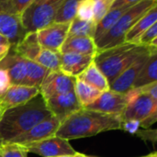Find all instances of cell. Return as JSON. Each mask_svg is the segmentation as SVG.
I'll return each instance as SVG.
<instances>
[{
    "label": "cell",
    "mask_w": 157,
    "mask_h": 157,
    "mask_svg": "<svg viewBox=\"0 0 157 157\" xmlns=\"http://www.w3.org/2000/svg\"><path fill=\"white\" fill-rule=\"evenodd\" d=\"M122 117L81 108L63 122L55 135L67 141L97 135L103 132L121 130Z\"/></svg>",
    "instance_id": "1"
},
{
    "label": "cell",
    "mask_w": 157,
    "mask_h": 157,
    "mask_svg": "<svg viewBox=\"0 0 157 157\" xmlns=\"http://www.w3.org/2000/svg\"><path fill=\"white\" fill-rule=\"evenodd\" d=\"M50 116L52 113L40 94L23 105L5 110L0 115V144L10 142Z\"/></svg>",
    "instance_id": "2"
},
{
    "label": "cell",
    "mask_w": 157,
    "mask_h": 157,
    "mask_svg": "<svg viewBox=\"0 0 157 157\" xmlns=\"http://www.w3.org/2000/svg\"><path fill=\"white\" fill-rule=\"evenodd\" d=\"M148 48L134 43L123 42L112 48L97 52L94 63L110 85L119 75Z\"/></svg>",
    "instance_id": "3"
},
{
    "label": "cell",
    "mask_w": 157,
    "mask_h": 157,
    "mask_svg": "<svg viewBox=\"0 0 157 157\" xmlns=\"http://www.w3.org/2000/svg\"><path fill=\"white\" fill-rule=\"evenodd\" d=\"M155 6H157V0H142L141 2L132 6L122 14L116 24L96 41L98 52L123 43L127 32L147 11Z\"/></svg>",
    "instance_id": "4"
},
{
    "label": "cell",
    "mask_w": 157,
    "mask_h": 157,
    "mask_svg": "<svg viewBox=\"0 0 157 157\" xmlns=\"http://www.w3.org/2000/svg\"><path fill=\"white\" fill-rule=\"evenodd\" d=\"M63 0H33L21 14L26 32L38 31L52 23Z\"/></svg>",
    "instance_id": "5"
},
{
    "label": "cell",
    "mask_w": 157,
    "mask_h": 157,
    "mask_svg": "<svg viewBox=\"0 0 157 157\" xmlns=\"http://www.w3.org/2000/svg\"><path fill=\"white\" fill-rule=\"evenodd\" d=\"M22 146L28 154L32 153L42 157L75 155L76 154L75 150L69 144V141L56 135Z\"/></svg>",
    "instance_id": "6"
},
{
    "label": "cell",
    "mask_w": 157,
    "mask_h": 157,
    "mask_svg": "<svg viewBox=\"0 0 157 157\" xmlns=\"http://www.w3.org/2000/svg\"><path fill=\"white\" fill-rule=\"evenodd\" d=\"M157 47L151 46L144 52L140 54L121 75H119L116 79L109 85V89L115 92L125 93L131 89L133 86L134 81L139 75L141 70L145 64L150 54L156 52Z\"/></svg>",
    "instance_id": "7"
},
{
    "label": "cell",
    "mask_w": 157,
    "mask_h": 157,
    "mask_svg": "<svg viewBox=\"0 0 157 157\" xmlns=\"http://www.w3.org/2000/svg\"><path fill=\"white\" fill-rule=\"evenodd\" d=\"M75 78L61 71H50L39 87L40 94L46 101L52 97L74 91Z\"/></svg>",
    "instance_id": "8"
},
{
    "label": "cell",
    "mask_w": 157,
    "mask_h": 157,
    "mask_svg": "<svg viewBox=\"0 0 157 157\" xmlns=\"http://www.w3.org/2000/svg\"><path fill=\"white\" fill-rule=\"evenodd\" d=\"M129 103L130 102L126 92L120 93L109 89L102 92L96 101L86 106L85 109L106 114L121 115Z\"/></svg>",
    "instance_id": "9"
},
{
    "label": "cell",
    "mask_w": 157,
    "mask_h": 157,
    "mask_svg": "<svg viewBox=\"0 0 157 157\" xmlns=\"http://www.w3.org/2000/svg\"><path fill=\"white\" fill-rule=\"evenodd\" d=\"M61 122L54 116H50L33 126L30 130L25 133L17 136L8 143H14L19 145H26L31 143H35L52 135H55Z\"/></svg>",
    "instance_id": "10"
},
{
    "label": "cell",
    "mask_w": 157,
    "mask_h": 157,
    "mask_svg": "<svg viewBox=\"0 0 157 157\" xmlns=\"http://www.w3.org/2000/svg\"><path fill=\"white\" fill-rule=\"evenodd\" d=\"M70 23L52 22L37 31L39 43L42 48L59 52L68 37Z\"/></svg>",
    "instance_id": "11"
},
{
    "label": "cell",
    "mask_w": 157,
    "mask_h": 157,
    "mask_svg": "<svg viewBox=\"0 0 157 157\" xmlns=\"http://www.w3.org/2000/svg\"><path fill=\"white\" fill-rule=\"evenodd\" d=\"M45 103L52 115L57 118L60 122L82 108L74 91L52 97Z\"/></svg>",
    "instance_id": "12"
},
{
    "label": "cell",
    "mask_w": 157,
    "mask_h": 157,
    "mask_svg": "<svg viewBox=\"0 0 157 157\" xmlns=\"http://www.w3.org/2000/svg\"><path fill=\"white\" fill-rule=\"evenodd\" d=\"M40 94L39 87L25 85H11L0 97V110H5L23 105Z\"/></svg>",
    "instance_id": "13"
},
{
    "label": "cell",
    "mask_w": 157,
    "mask_h": 157,
    "mask_svg": "<svg viewBox=\"0 0 157 157\" xmlns=\"http://www.w3.org/2000/svg\"><path fill=\"white\" fill-rule=\"evenodd\" d=\"M157 112V102L145 94H140L132 101L121 114L123 121L134 120L143 121L150 115Z\"/></svg>",
    "instance_id": "14"
},
{
    "label": "cell",
    "mask_w": 157,
    "mask_h": 157,
    "mask_svg": "<svg viewBox=\"0 0 157 157\" xmlns=\"http://www.w3.org/2000/svg\"><path fill=\"white\" fill-rule=\"evenodd\" d=\"M26 33L19 15L0 12V34L8 40L12 47L18 43Z\"/></svg>",
    "instance_id": "15"
},
{
    "label": "cell",
    "mask_w": 157,
    "mask_h": 157,
    "mask_svg": "<svg viewBox=\"0 0 157 157\" xmlns=\"http://www.w3.org/2000/svg\"><path fill=\"white\" fill-rule=\"evenodd\" d=\"M94 57L75 52L61 53L60 71L69 76L77 77L94 61Z\"/></svg>",
    "instance_id": "16"
},
{
    "label": "cell",
    "mask_w": 157,
    "mask_h": 157,
    "mask_svg": "<svg viewBox=\"0 0 157 157\" xmlns=\"http://www.w3.org/2000/svg\"><path fill=\"white\" fill-rule=\"evenodd\" d=\"M26 61V59L14 52L11 55L8 53L6 58L0 62V67L6 68L8 72L11 85H24L27 75Z\"/></svg>",
    "instance_id": "17"
},
{
    "label": "cell",
    "mask_w": 157,
    "mask_h": 157,
    "mask_svg": "<svg viewBox=\"0 0 157 157\" xmlns=\"http://www.w3.org/2000/svg\"><path fill=\"white\" fill-rule=\"evenodd\" d=\"M97 52V45L93 38L78 36H68L60 50L61 53L75 52L92 56H95Z\"/></svg>",
    "instance_id": "18"
},
{
    "label": "cell",
    "mask_w": 157,
    "mask_h": 157,
    "mask_svg": "<svg viewBox=\"0 0 157 157\" xmlns=\"http://www.w3.org/2000/svg\"><path fill=\"white\" fill-rule=\"evenodd\" d=\"M13 47L15 48L14 52L16 54L29 61H34L41 50V46L38 40L37 31L27 32L22 40Z\"/></svg>",
    "instance_id": "19"
},
{
    "label": "cell",
    "mask_w": 157,
    "mask_h": 157,
    "mask_svg": "<svg viewBox=\"0 0 157 157\" xmlns=\"http://www.w3.org/2000/svg\"><path fill=\"white\" fill-rule=\"evenodd\" d=\"M156 22L157 6H155L149 11H147L127 32L124 38V42L138 44L139 38L142 36V34Z\"/></svg>",
    "instance_id": "20"
},
{
    "label": "cell",
    "mask_w": 157,
    "mask_h": 157,
    "mask_svg": "<svg viewBox=\"0 0 157 157\" xmlns=\"http://www.w3.org/2000/svg\"><path fill=\"white\" fill-rule=\"evenodd\" d=\"M76 78L86 82V84L94 86L101 92L109 90V83L108 79L96 65L94 61Z\"/></svg>",
    "instance_id": "21"
},
{
    "label": "cell",
    "mask_w": 157,
    "mask_h": 157,
    "mask_svg": "<svg viewBox=\"0 0 157 157\" xmlns=\"http://www.w3.org/2000/svg\"><path fill=\"white\" fill-rule=\"evenodd\" d=\"M132 6H122L119 7H111L109 11L102 17V19L97 24L96 31L94 36L95 42L98 40L104 34H106L118 21V19L122 16V14L127 11Z\"/></svg>",
    "instance_id": "22"
},
{
    "label": "cell",
    "mask_w": 157,
    "mask_h": 157,
    "mask_svg": "<svg viewBox=\"0 0 157 157\" xmlns=\"http://www.w3.org/2000/svg\"><path fill=\"white\" fill-rule=\"evenodd\" d=\"M153 82H157V51L150 54L139 75L134 81L132 87H141Z\"/></svg>",
    "instance_id": "23"
},
{
    "label": "cell",
    "mask_w": 157,
    "mask_h": 157,
    "mask_svg": "<svg viewBox=\"0 0 157 157\" xmlns=\"http://www.w3.org/2000/svg\"><path fill=\"white\" fill-rule=\"evenodd\" d=\"M74 92L82 106V108H86V106L92 104L94 101L98 99V98L101 95V91L95 88L94 86L86 84V82L75 78Z\"/></svg>",
    "instance_id": "24"
},
{
    "label": "cell",
    "mask_w": 157,
    "mask_h": 157,
    "mask_svg": "<svg viewBox=\"0 0 157 157\" xmlns=\"http://www.w3.org/2000/svg\"><path fill=\"white\" fill-rule=\"evenodd\" d=\"M26 63H27V75L24 85L40 87L43 79L45 78V76L50 71L34 61L27 60Z\"/></svg>",
    "instance_id": "25"
},
{
    "label": "cell",
    "mask_w": 157,
    "mask_h": 157,
    "mask_svg": "<svg viewBox=\"0 0 157 157\" xmlns=\"http://www.w3.org/2000/svg\"><path fill=\"white\" fill-rule=\"evenodd\" d=\"M34 62L49 71H60L61 52L41 47V50Z\"/></svg>",
    "instance_id": "26"
},
{
    "label": "cell",
    "mask_w": 157,
    "mask_h": 157,
    "mask_svg": "<svg viewBox=\"0 0 157 157\" xmlns=\"http://www.w3.org/2000/svg\"><path fill=\"white\" fill-rule=\"evenodd\" d=\"M97 24L93 20H82L75 17L69 27L68 36L90 37L94 39Z\"/></svg>",
    "instance_id": "27"
},
{
    "label": "cell",
    "mask_w": 157,
    "mask_h": 157,
    "mask_svg": "<svg viewBox=\"0 0 157 157\" xmlns=\"http://www.w3.org/2000/svg\"><path fill=\"white\" fill-rule=\"evenodd\" d=\"M79 1L80 0H63L53 21L59 23H71V21L76 17Z\"/></svg>",
    "instance_id": "28"
},
{
    "label": "cell",
    "mask_w": 157,
    "mask_h": 157,
    "mask_svg": "<svg viewBox=\"0 0 157 157\" xmlns=\"http://www.w3.org/2000/svg\"><path fill=\"white\" fill-rule=\"evenodd\" d=\"M0 154L3 157H27L28 155L22 145L14 143L0 144Z\"/></svg>",
    "instance_id": "29"
},
{
    "label": "cell",
    "mask_w": 157,
    "mask_h": 157,
    "mask_svg": "<svg viewBox=\"0 0 157 157\" xmlns=\"http://www.w3.org/2000/svg\"><path fill=\"white\" fill-rule=\"evenodd\" d=\"M75 17L82 20H93L94 0H80L78 3Z\"/></svg>",
    "instance_id": "30"
},
{
    "label": "cell",
    "mask_w": 157,
    "mask_h": 157,
    "mask_svg": "<svg viewBox=\"0 0 157 157\" xmlns=\"http://www.w3.org/2000/svg\"><path fill=\"white\" fill-rule=\"evenodd\" d=\"M115 0H94V17L93 21L98 24L102 17L112 7Z\"/></svg>",
    "instance_id": "31"
},
{
    "label": "cell",
    "mask_w": 157,
    "mask_h": 157,
    "mask_svg": "<svg viewBox=\"0 0 157 157\" xmlns=\"http://www.w3.org/2000/svg\"><path fill=\"white\" fill-rule=\"evenodd\" d=\"M138 45L145 47H157V22L142 34L139 38Z\"/></svg>",
    "instance_id": "32"
},
{
    "label": "cell",
    "mask_w": 157,
    "mask_h": 157,
    "mask_svg": "<svg viewBox=\"0 0 157 157\" xmlns=\"http://www.w3.org/2000/svg\"><path fill=\"white\" fill-rule=\"evenodd\" d=\"M11 86L10 76L6 68L0 67V97Z\"/></svg>",
    "instance_id": "33"
},
{
    "label": "cell",
    "mask_w": 157,
    "mask_h": 157,
    "mask_svg": "<svg viewBox=\"0 0 157 157\" xmlns=\"http://www.w3.org/2000/svg\"><path fill=\"white\" fill-rule=\"evenodd\" d=\"M140 91V94L148 95L153 98V100L157 102V82H153L148 85L143 86L141 87H137Z\"/></svg>",
    "instance_id": "34"
},
{
    "label": "cell",
    "mask_w": 157,
    "mask_h": 157,
    "mask_svg": "<svg viewBox=\"0 0 157 157\" xmlns=\"http://www.w3.org/2000/svg\"><path fill=\"white\" fill-rule=\"evenodd\" d=\"M135 135L144 141H151L153 144L156 143V130H138Z\"/></svg>",
    "instance_id": "35"
},
{
    "label": "cell",
    "mask_w": 157,
    "mask_h": 157,
    "mask_svg": "<svg viewBox=\"0 0 157 157\" xmlns=\"http://www.w3.org/2000/svg\"><path fill=\"white\" fill-rule=\"evenodd\" d=\"M140 127H141L140 121H134V120H129V121H123L121 130H124L125 132L131 134H135Z\"/></svg>",
    "instance_id": "36"
},
{
    "label": "cell",
    "mask_w": 157,
    "mask_h": 157,
    "mask_svg": "<svg viewBox=\"0 0 157 157\" xmlns=\"http://www.w3.org/2000/svg\"><path fill=\"white\" fill-rule=\"evenodd\" d=\"M10 1L12 3L15 11L21 17L23 11L32 3L33 0H10Z\"/></svg>",
    "instance_id": "37"
},
{
    "label": "cell",
    "mask_w": 157,
    "mask_h": 157,
    "mask_svg": "<svg viewBox=\"0 0 157 157\" xmlns=\"http://www.w3.org/2000/svg\"><path fill=\"white\" fill-rule=\"evenodd\" d=\"M157 121V112L150 115L149 117H147L145 120H144L143 121L140 122V126H142L143 128H149L151 127L154 123H155V121Z\"/></svg>",
    "instance_id": "38"
},
{
    "label": "cell",
    "mask_w": 157,
    "mask_h": 157,
    "mask_svg": "<svg viewBox=\"0 0 157 157\" xmlns=\"http://www.w3.org/2000/svg\"><path fill=\"white\" fill-rule=\"evenodd\" d=\"M141 1L142 0H115L113 2L112 7H119L122 6H133Z\"/></svg>",
    "instance_id": "39"
},
{
    "label": "cell",
    "mask_w": 157,
    "mask_h": 157,
    "mask_svg": "<svg viewBox=\"0 0 157 157\" xmlns=\"http://www.w3.org/2000/svg\"><path fill=\"white\" fill-rule=\"evenodd\" d=\"M11 49L10 44H1L0 43V62H2L6 56L9 53V51Z\"/></svg>",
    "instance_id": "40"
},
{
    "label": "cell",
    "mask_w": 157,
    "mask_h": 157,
    "mask_svg": "<svg viewBox=\"0 0 157 157\" xmlns=\"http://www.w3.org/2000/svg\"><path fill=\"white\" fill-rule=\"evenodd\" d=\"M0 43H1V44H10V43L8 42V40H7L4 36H2L1 34H0Z\"/></svg>",
    "instance_id": "41"
},
{
    "label": "cell",
    "mask_w": 157,
    "mask_h": 157,
    "mask_svg": "<svg viewBox=\"0 0 157 157\" xmlns=\"http://www.w3.org/2000/svg\"><path fill=\"white\" fill-rule=\"evenodd\" d=\"M146 157H157L156 152H155V153H153V154H150V155H146Z\"/></svg>",
    "instance_id": "42"
},
{
    "label": "cell",
    "mask_w": 157,
    "mask_h": 157,
    "mask_svg": "<svg viewBox=\"0 0 157 157\" xmlns=\"http://www.w3.org/2000/svg\"><path fill=\"white\" fill-rule=\"evenodd\" d=\"M75 156H76V157H81V154H79V153H76V154H75Z\"/></svg>",
    "instance_id": "43"
},
{
    "label": "cell",
    "mask_w": 157,
    "mask_h": 157,
    "mask_svg": "<svg viewBox=\"0 0 157 157\" xmlns=\"http://www.w3.org/2000/svg\"><path fill=\"white\" fill-rule=\"evenodd\" d=\"M74 155H63V156H57V157H73Z\"/></svg>",
    "instance_id": "44"
},
{
    "label": "cell",
    "mask_w": 157,
    "mask_h": 157,
    "mask_svg": "<svg viewBox=\"0 0 157 157\" xmlns=\"http://www.w3.org/2000/svg\"><path fill=\"white\" fill-rule=\"evenodd\" d=\"M81 157H91V156H87V155H85L81 154Z\"/></svg>",
    "instance_id": "45"
},
{
    "label": "cell",
    "mask_w": 157,
    "mask_h": 157,
    "mask_svg": "<svg viewBox=\"0 0 157 157\" xmlns=\"http://www.w3.org/2000/svg\"><path fill=\"white\" fill-rule=\"evenodd\" d=\"M0 157H3V156H2V155H1V154H0Z\"/></svg>",
    "instance_id": "46"
},
{
    "label": "cell",
    "mask_w": 157,
    "mask_h": 157,
    "mask_svg": "<svg viewBox=\"0 0 157 157\" xmlns=\"http://www.w3.org/2000/svg\"><path fill=\"white\" fill-rule=\"evenodd\" d=\"M1 114H2V112H1V110H0V115H1Z\"/></svg>",
    "instance_id": "47"
},
{
    "label": "cell",
    "mask_w": 157,
    "mask_h": 157,
    "mask_svg": "<svg viewBox=\"0 0 157 157\" xmlns=\"http://www.w3.org/2000/svg\"><path fill=\"white\" fill-rule=\"evenodd\" d=\"M76 153H77V152H76ZM73 157H76V156H75V155H74V156H73Z\"/></svg>",
    "instance_id": "48"
},
{
    "label": "cell",
    "mask_w": 157,
    "mask_h": 157,
    "mask_svg": "<svg viewBox=\"0 0 157 157\" xmlns=\"http://www.w3.org/2000/svg\"><path fill=\"white\" fill-rule=\"evenodd\" d=\"M142 157H146V156H142Z\"/></svg>",
    "instance_id": "49"
}]
</instances>
